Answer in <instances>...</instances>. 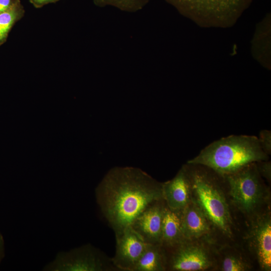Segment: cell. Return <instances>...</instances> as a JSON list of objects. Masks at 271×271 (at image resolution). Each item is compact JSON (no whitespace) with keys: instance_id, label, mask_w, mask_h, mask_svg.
I'll list each match as a JSON object with an SVG mask.
<instances>
[{"instance_id":"obj_9","label":"cell","mask_w":271,"mask_h":271,"mask_svg":"<svg viewBox=\"0 0 271 271\" xmlns=\"http://www.w3.org/2000/svg\"><path fill=\"white\" fill-rule=\"evenodd\" d=\"M165 205L164 199L152 203L136 218L130 225L148 244H161Z\"/></svg>"},{"instance_id":"obj_1","label":"cell","mask_w":271,"mask_h":271,"mask_svg":"<svg viewBox=\"0 0 271 271\" xmlns=\"http://www.w3.org/2000/svg\"><path fill=\"white\" fill-rule=\"evenodd\" d=\"M162 184L141 169H111L95 189L100 211L115 236L152 203L163 199Z\"/></svg>"},{"instance_id":"obj_21","label":"cell","mask_w":271,"mask_h":271,"mask_svg":"<svg viewBox=\"0 0 271 271\" xmlns=\"http://www.w3.org/2000/svg\"><path fill=\"white\" fill-rule=\"evenodd\" d=\"M30 2L36 8H40L45 5L56 3L60 0H29Z\"/></svg>"},{"instance_id":"obj_17","label":"cell","mask_w":271,"mask_h":271,"mask_svg":"<svg viewBox=\"0 0 271 271\" xmlns=\"http://www.w3.org/2000/svg\"><path fill=\"white\" fill-rule=\"evenodd\" d=\"M150 0H93L99 7L112 6L126 12H136L142 9Z\"/></svg>"},{"instance_id":"obj_11","label":"cell","mask_w":271,"mask_h":271,"mask_svg":"<svg viewBox=\"0 0 271 271\" xmlns=\"http://www.w3.org/2000/svg\"><path fill=\"white\" fill-rule=\"evenodd\" d=\"M163 199L171 210L181 211L191 201L190 177L186 166L179 171L171 180L162 184Z\"/></svg>"},{"instance_id":"obj_3","label":"cell","mask_w":271,"mask_h":271,"mask_svg":"<svg viewBox=\"0 0 271 271\" xmlns=\"http://www.w3.org/2000/svg\"><path fill=\"white\" fill-rule=\"evenodd\" d=\"M186 166L190 177L192 199L211 223L224 234L230 235L231 217L221 189L207 172L197 168L192 170L189 166Z\"/></svg>"},{"instance_id":"obj_13","label":"cell","mask_w":271,"mask_h":271,"mask_svg":"<svg viewBox=\"0 0 271 271\" xmlns=\"http://www.w3.org/2000/svg\"><path fill=\"white\" fill-rule=\"evenodd\" d=\"M185 240L182 233L181 211L173 210L165 205L163 218L161 244L173 247Z\"/></svg>"},{"instance_id":"obj_23","label":"cell","mask_w":271,"mask_h":271,"mask_svg":"<svg viewBox=\"0 0 271 271\" xmlns=\"http://www.w3.org/2000/svg\"><path fill=\"white\" fill-rule=\"evenodd\" d=\"M4 256V241L0 232V262Z\"/></svg>"},{"instance_id":"obj_6","label":"cell","mask_w":271,"mask_h":271,"mask_svg":"<svg viewBox=\"0 0 271 271\" xmlns=\"http://www.w3.org/2000/svg\"><path fill=\"white\" fill-rule=\"evenodd\" d=\"M53 271L116 270L111 258L90 244L82 245L69 251L58 253L55 259L43 268Z\"/></svg>"},{"instance_id":"obj_10","label":"cell","mask_w":271,"mask_h":271,"mask_svg":"<svg viewBox=\"0 0 271 271\" xmlns=\"http://www.w3.org/2000/svg\"><path fill=\"white\" fill-rule=\"evenodd\" d=\"M250 242L262 269L271 268V218L269 213L259 215L253 221Z\"/></svg>"},{"instance_id":"obj_16","label":"cell","mask_w":271,"mask_h":271,"mask_svg":"<svg viewBox=\"0 0 271 271\" xmlns=\"http://www.w3.org/2000/svg\"><path fill=\"white\" fill-rule=\"evenodd\" d=\"M267 27H265L264 23L263 26H260L256 31L252 44V50L257 60L264 66L265 62L266 63V66H268L269 27L267 29Z\"/></svg>"},{"instance_id":"obj_19","label":"cell","mask_w":271,"mask_h":271,"mask_svg":"<svg viewBox=\"0 0 271 271\" xmlns=\"http://www.w3.org/2000/svg\"><path fill=\"white\" fill-rule=\"evenodd\" d=\"M258 141L262 151L268 156L271 154V131L263 129L260 131Z\"/></svg>"},{"instance_id":"obj_2","label":"cell","mask_w":271,"mask_h":271,"mask_svg":"<svg viewBox=\"0 0 271 271\" xmlns=\"http://www.w3.org/2000/svg\"><path fill=\"white\" fill-rule=\"evenodd\" d=\"M268 158L256 136L231 135L210 144L187 164L206 167L224 177L248 164Z\"/></svg>"},{"instance_id":"obj_15","label":"cell","mask_w":271,"mask_h":271,"mask_svg":"<svg viewBox=\"0 0 271 271\" xmlns=\"http://www.w3.org/2000/svg\"><path fill=\"white\" fill-rule=\"evenodd\" d=\"M25 10L20 0H13L10 8L0 13V46L7 40L14 24L21 19Z\"/></svg>"},{"instance_id":"obj_5","label":"cell","mask_w":271,"mask_h":271,"mask_svg":"<svg viewBox=\"0 0 271 271\" xmlns=\"http://www.w3.org/2000/svg\"><path fill=\"white\" fill-rule=\"evenodd\" d=\"M223 177L228 184L233 203L243 213H253L265 201V186L255 163Z\"/></svg>"},{"instance_id":"obj_14","label":"cell","mask_w":271,"mask_h":271,"mask_svg":"<svg viewBox=\"0 0 271 271\" xmlns=\"http://www.w3.org/2000/svg\"><path fill=\"white\" fill-rule=\"evenodd\" d=\"M167 268V252L161 244H148L132 271H163Z\"/></svg>"},{"instance_id":"obj_22","label":"cell","mask_w":271,"mask_h":271,"mask_svg":"<svg viewBox=\"0 0 271 271\" xmlns=\"http://www.w3.org/2000/svg\"><path fill=\"white\" fill-rule=\"evenodd\" d=\"M13 1V0H0V13L8 9Z\"/></svg>"},{"instance_id":"obj_18","label":"cell","mask_w":271,"mask_h":271,"mask_svg":"<svg viewBox=\"0 0 271 271\" xmlns=\"http://www.w3.org/2000/svg\"><path fill=\"white\" fill-rule=\"evenodd\" d=\"M247 265L240 258L233 255L226 256L222 260L221 270L224 271H243Z\"/></svg>"},{"instance_id":"obj_20","label":"cell","mask_w":271,"mask_h":271,"mask_svg":"<svg viewBox=\"0 0 271 271\" xmlns=\"http://www.w3.org/2000/svg\"><path fill=\"white\" fill-rule=\"evenodd\" d=\"M257 171L260 176H263L268 181L271 179V164L268 160L256 162Z\"/></svg>"},{"instance_id":"obj_12","label":"cell","mask_w":271,"mask_h":271,"mask_svg":"<svg viewBox=\"0 0 271 271\" xmlns=\"http://www.w3.org/2000/svg\"><path fill=\"white\" fill-rule=\"evenodd\" d=\"M181 223L183 235L187 240L200 238L210 231V222L192 199L181 211Z\"/></svg>"},{"instance_id":"obj_4","label":"cell","mask_w":271,"mask_h":271,"mask_svg":"<svg viewBox=\"0 0 271 271\" xmlns=\"http://www.w3.org/2000/svg\"><path fill=\"white\" fill-rule=\"evenodd\" d=\"M180 13L204 27L232 25L252 0H165Z\"/></svg>"},{"instance_id":"obj_7","label":"cell","mask_w":271,"mask_h":271,"mask_svg":"<svg viewBox=\"0 0 271 271\" xmlns=\"http://www.w3.org/2000/svg\"><path fill=\"white\" fill-rule=\"evenodd\" d=\"M167 249L171 256L167 260V268L172 270H203L210 268L212 262L206 250L202 246L185 240Z\"/></svg>"},{"instance_id":"obj_8","label":"cell","mask_w":271,"mask_h":271,"mask_svg":"<svg viewBox=\"0 0 271 271\" xmlns=\"http://www.w3.org/2000/svg\"><path fill=\"white\" fill-rule=\"evenodd\" d=\"M115 236V252L111 258L113 265L118 270L132 271L148 244L130 226Z\"/></svg>"}]
</instances>
